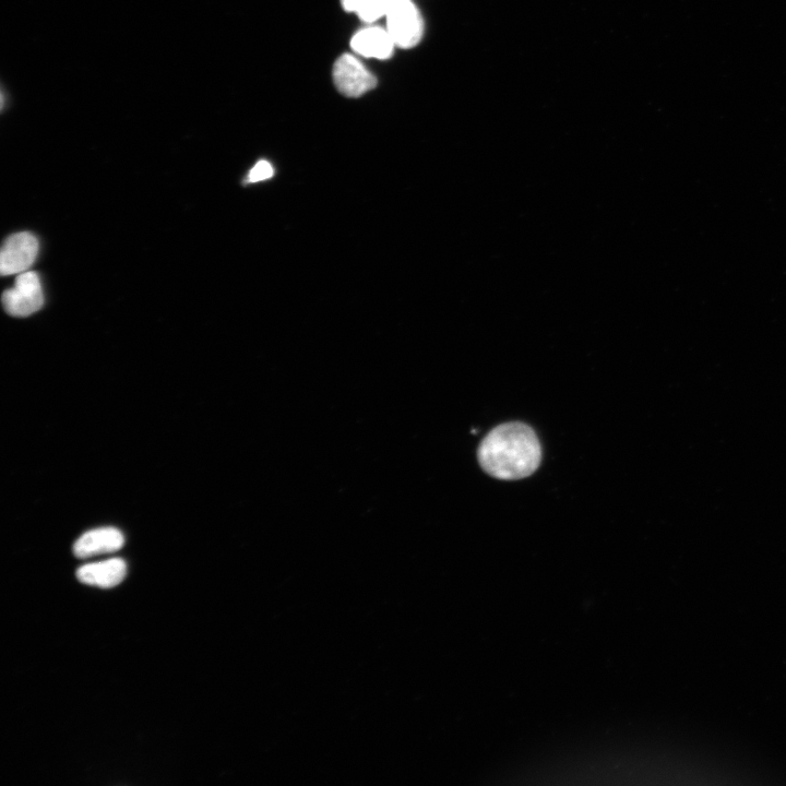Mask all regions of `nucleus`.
Masks as SVG:
<instances>
[{"instance_id": "obj_10", "label": "nucleus", "mask_w": 786, "mask_h": 786, "mask_svg": "<svg viewBox=\"0 0 786 786\" xmlns=\"http://www.w3.org/2000/svg\"><path fill=\"white\" fill-rule=\"evenodd\" d=\"M274 174L272 165L267 160H259L249 171L248 180L257 182L271 178Z\"/></svg>"}, {"instance_id": "obj_8", "label": "nucleus", "mask_w": 786, "mask_h": 786, "mask_svg": "<svg viewBox=\"0 0 786 786\" xmlns=\"http://www.w3.org/2000/svg\"><path fill=\"white\" fill-rule=\"evenodd\" d=\"M127 574V564L120 558L87 563L76 570V577L80 582L110 588L118 585Z\"/></svg>"}, {"instance_id": "obj_2", "label": "nucleus", "mask_w": 786, "mask_h": 786, "mask_svg": "<svg viewBox=\"0 0 786 786\" xmlns=\"http://www.w3.org/2000/svg\"><path fill=\"white\" fill-rule=\"evenodd\" d=\"M386 31L395 46L404 49L416 46L424 34V21L412 0H390L386 13Z\"/></svg>"}, {"instance_id": "obj_6", "label": "nucleus", "mask_w": 786, "mask_h": 786, "mask_svg": "<svg viewBox=\"0 0 786 786\" xmlns=\"http://www.w3.org/2000/svg\"><path fill=\"white\" fill-rule=\"evenodd\" d=\"M124 544L122 533L116 527H99L85 532L73 545V553L78 558L119 550Z\"/></svg>"}, {"instance_id": "obj_4", "label": "nucleus", "mask_w": 786, "mask_h": 786, "mask_svg": "<svg viewBox=\"0 0 786 786\" xmlns=\"http://www.w3.org/2000/svg\"><path fill=\"white\" fill-rule=\"evenodd\" d=\"M336 88L347 97H359L377 85V79L353 55L344 53L333 66Z\"/></svg>"}, {"instance_id": "obj_7", "label": "nucleus", "mask_w": 786, "mask_h": 786, "mask_svg": "<svg viewBox=\"0 0 786 786\" xmlns=\"http://www.w3.org/2000/svg\"><path fill=\"white\" fill-rule=\"evenodd\" d=\"M350 47L362 57L385 60L392 56L395 43L386 28L367 26L352 37Z\"/></svg>"}, {"instance_id": "obj_1", "label": "nucleus", "mask_w": 786, "mask_h": 786, "mask_svg": "<svg viewBox=\"0 0 786 786\" xmlns=\"http://www.w3.org/2000/svg\"><path fill=\"white\" fill-rule=\"evenodd\" d=\"M477 456L481 468L490 476L515 480L537 469L541 449L529 426L511 421L497 426L481 440Z\"/></svg>"}, {"instance_id": "obj_3", "label": "nucleus", "mask_w": 786, "mask_h": 786, "mask_svg": "<svg viewBox=\"0 0 786 786\" xmlns=\"http://www.w3.org/2000/svg\"><path fill=\"white\" fill-rule=\"evenodd\" d=\"M2 305L4 310L14 317H27L38 311L44 305L38 275L31 271L20 273L14 286L3 291Z\"/></svg>"}, {"instance_id": "obj_5", "label": "nucleus", "mask_w": 786, "mask_h": 786, "mask_svg": "<svg viewBox=\"0 0 786 786\" xmlns=\"http://www.w3.org/2000/svg\"><path fill=\"white\" fill-rule=\"evenodd\" d=\"M38 253L37 238L27 231L9 236L0 252L2 275L20 274L29 269Z\"/></svg>"}, {"instance_id": "obj_9", "label": "nucleus", "mask_w": 786, "mask_h": 786, "mask_svg": "<svg viewBox=\"0 0 786 786\" xmlns=\"http://www.w3.org/2000/svg\"><path fill=\"white\" fill-rule=\"evenodd\" d=\"M345 11L354 12L366 23H373L384 16L390 0H341Z\"/></svg>"}]
</instances>
